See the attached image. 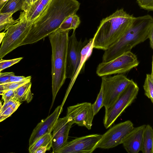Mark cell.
I'll return each mask as SVG.
<instances>
[{
    "mask_svg": "<svg viewBox=\"0 0 153 153\" xmlns=\"http://www.w3.org/2000/svg\"><path fill=\"white\" fill-rule=\"evenodd\" d=\"M80 3L76 0H51L40 16L31 26L21 46L37 42L59 29L68 16L76 14Z\"/></svg>",
    "mask_w": 153,
    "mask_h": 153,
    "instance_id": "1",
    "label": "cell"
},
{
    "mask_svg": "<svg viewBox=\"0 0 153 153\" xmlns=\"http://www.w3.org/2000/svg\"><path fill=\"white\" fill-rule=\"evenodd\" d=\"M135 17L121 8L103 19L93 37L94 48L108 49L128 29Z\"/></svg>",
    "mask_w": 153,
    "mask_h": 153,
    "instance_id": "2",
    "label": "cell"
},
{
    "mask_svg": "<svg viewBox=\"0 0 153 153\" xmlns=\"http://www.w3.org/2000/svg\"><path fill=\"white\" fill-rule=\"evenodd\" d=\"M153 27V18L151 16L135 17L128 29L116 43L105 50L102 62L110 61L131 51L133 47L148 39L149 30Z\"/></svg>",
    "mask_w": 153,
    "mask_h": 153,
    "instance_id": "3",
    "label": "cell"
},
{
    "mask_svg": "<svg viewBox=\"0 0 153 153\" xmlns=\"http://www.w3.org/2000/svg\"><path fill=\"white\" fill-rule=\"evenodd\" d=\"M69 31L59 29L48 36L52 50V100L50 109L57 94L67 78L66 67Z\"/></svg>",
    "mask_w": 153,
    "mask_h": 153,
    "instance_id": "4",
    "label": "cell"
},
{
    "mask_svg": "<svg viewBox=\"0 0 153 153\" xmlns=\"http://www.w3.org/2000/svg\"><path fill=\"white\" fill-rule=\"evenodd\" d=\"M19 19L7 30L0 48V59L21 46L29 33L32 23L27 19L25 11L20 13Z\"/></svg>",
    "mask_w": 153,
    "mask_h": 153,
    "instance_id": "5",
    "label": "cell"
},
{
    "mask_svg": "<svg viewBox=\"0 0 153 153\" xmlns=\"http://www.w3.org/2000/svg\"><path fill=\"white\" fill-rule=\"evenodd\" d=\"M139 91L137 84L132 80L113 105L105 109L103 123L106 129L111 127L125 109L134 101Z\"/></svg>",
    "mask_w": 153,
    "mask_h": 153,
    "instance_id": "6",
    "label": "cell"
},
{
    "mask_svg": "<svg viewBox=\"0 0 153 153\" xmlns=\"http://www.w3.org/2000/svg\"><path fill=\"white\" fill-rule=\"evenodd\" d=\"M139 64L136 55L131 51H128L110 61L100 63L96 72L101 77L113 74H124L137 67Z\"/></svg>",
    "mask_w": 153,
    "mask_h": 153,
    "instance_id": "7",
    "label": "cell"
},
{
    "mask_svg": "<svg viewBox=\"0 0 153 153\" xmlns=\"http://www.w3.org/2000/svg\"><path fill=\"white\" fill-rule=\"evenodd\" d=\"M132 80L124 74L102 77L101 86L103 89V104L105 109L113 105Z\"/></svg>",
    "mask_w": 153,
    "mask_h": 153,
    "instance_id": "8",
    "label": "cell"
},
{
    "mask_svg": "<svg viewBox=\"0 0 153 153\" xmlns=\"http://www.w3.org/2000/svg\"><path fill=\"white\" fill-rule=\"evenodd\" d=\"M134 127L129 120L114 125L102 135L97 148L108 149L122 144L124 138Z\"/></svg>",
    "mask_w": 153,
    "mask_h": 153,
    "instance_id": "9",
    "label": "cell"
},
{
    "mask_svg": "<svg viewBox=\"0 0 153 153\" xmlns=\"http://www.w3.org/2000/svg\"><path fill=\"white\" fill-rule=\"evenodd\" d=\"M102 135L91 134L67 142L57 153H91L96 149Z\"/></svg>",
    "mask_w": 153,
    "mask_h": 153,
    "instance_id": "10",
    "label": "cell"
},
{
    "mask_svg": "<svg viewBox=\"0 0 153 153\" xmlns=\"http://www.w3.org/2000/svg\"><path fill=\"white\" fill-rule=\"evenodd\" d=\"M94 116L92 104L84 102L68 107L66 116L74 124L90 130Z\"/></svg>",
    "mask_w": 153,
    "mask_h": 153,
    "instance_id": "11",
    "label": "cell"
},
{
    "mask_svg": "<svg viewBox=\"0 0 153 153\" xmlns=\"http://www.w3.org/2000/svg\"><path fill=\"white\" fill-rule=\"evenodd\" d=\"M85 40L82 42L78 41L76 38L75 32L68 38L67 56L66 77L71 79L73 78L80 61L81 51L86 45Z\"/></svg>",
    "mask_w": 153,
    "mask_h": 153,
    "instance_id": "12",
    "label": "cell"
},
{
    "mask_svg": "<svg viewBox=\"0 0 153 153\" xmlns=\"http://www.w3.org/2000/svg\"><path fill=\"white\" fill-rule=\"evenodd\" d=\"M73 124L66 116L58 119L52 134L51 147L53 153H57L65 144L69 131Z\"/></svg>",
    "mask_w": 153,
    "mask_h": 153,
    "instance_id": "13",
    "label": "cell"
},
{
    "mask_svg": "<svg viewBox=\"0 0 153 153\" xmlns=\"http://www.w3.org/2000/svg\"><path fill=\"white\" fill-rule=\"evenodd\" d=\"M61 105L58 106L52 113L38 123L33 130L30 138L29 146L40 137L48 134H51L59 116L62 111Z\"/></svg>",
    "mask_w": 153,
    "mask_h": 153,
    "instance_id": "14",
    "label": "cell"
},
{
    "mask_svg": "<svg viewBox=\"0 0 153 153\" xmlns=\"http://www.w3.org/2000/svg\"><path fill=\"white\" fill-rule=\"evenodd\" d=\"M146 125L134 127L126 135L122 144L128 153H138L141 151L142 136Z\"/></svg>",
    "mask_w": 153,
    "mask_h": 153,
    "instance_id": "15",
    "label": "cell"
},
{
    "mask_svg": "<svg viewBox=\"0 0 153 153\" xmlns=\"http://www.w3.org/2000/svg\"><path fill=\"white\" fill-rule=\"evenodd\" d=\"M94 37L90 39L88 42L82 48L81 51V58L77 69L71 79L67 90L68 93L71 89L81 69L85 66V62L91 54L93 47Z\"/></svg>",
    "mask_w": 153,
    "mask_h": 153,
    "instance_id": "16",
    "label": "cell"
},
{
    "mask_svg": "<svg viewBox=\"0 0 153 153\" xmlns=\"http://www.w3.org/2000/svg\"><path fill=\"white\" fill-rule=\"evenodd\" d=\"M51 0H36L25 12L27 20L31 23L42 14Z\"/></svg>",
    "mask_w": 153,
    "mask_h": 153,
    "instance_id": "17",
    "label": "cell"
},
{
    "mask_svg": "<svg viewBox=\"0 0 153 153\" xmlns=\"http://www.w3.org/2000/svg\"><path fill=\"white\" fill-rule=\"evenodd\" d=\"M141 151L143 153L153 152V130L149 124L146 125L143 132Z\"/></svg>",
    "mask_w": 153,
    "mask_h": 153,
    "instance_id": "18",
    "label": "cell"
},
{
    "mask_svg": "<svg viewBox=\"0 0 153 153\" xmlns=\"http://www.w3.org/2000/svg\"><path fill=\"white\" fill-rule=\"evenodd\" d=\"M31 85L30 81L14 90L15 98L21 102L26 101L28 103L31 102L33 99L31 91Z\"/></svg>",
    "mask_w": 153,
    "mask_h": 153,
    "instance_id": "19",
    "label": "cell"
},
{
    "mask_svg": "<svg viewBox=\"0 0 153 153\" xmlns=\"http://www.w3.org/2000/svg\"><path fill=\"white\" fill-rule=\"evenodd\" d=\"M80 23L79 17L76 14H73L67 17L60 25L59 29L64 30H75Z\"/></svg>",
    "mask_w": 153,
    "mask_h": 153,
    "instance_id": "20",
    "label": "cell"
},
{
    "mask_svg": "<svg viewBox=\"0 0 153 153\" xmlns=\"http://www.w3.org/2000/svg\"><path fill=\"white\" fill-rule=\"evenodd\" d=\"M25 0H8L2 9L0 13H14L19 10H22Z\"/></svg>",
    "mask_w": 153,
    "mask_h": 153,
    "instance_id": "21",
    "label": "cell"
},
{
    "mask_svg": "<svg viewBox=\"0 0 153 153\" xmlns=\"http://www.w3.org/2000/svg\"><path fill=\"white\" fill-rule=\"evenodd\" d=\"M52 145V134H48L39 138L32 145L29 146V151L30 153H35L39 147L47 146L51 149Z\"/></svg>",
    "mask_w": 153,
    "mask_h": 153,
    "instance_id": "22",
    "label": "cell"
},
{
    "mask_svg": "<svg viewBox=\"0 0 153 153\" xmlns=\"http://www.w3.org/2000/svg\"><path fill=\"white\" fill-rule=\"evenodd\" d=\"M145 95L150 99L153 103V63L152 62V71L151 74H147L143 85Z\"/></svg>",
    "mask_w": 153,
    "mask_h": 153,
    "instance_id": "23",
    "label": "cell"
},
{
    "mask_svg": "<svg viewBox=\"0 0 153 153\" xmlns=\"http://www.w3.org/2000/svg\"><path fill=\"white\" fill-rule=\"evenodd\" d=\"M11 13H0V32L4 30V32L11 25L16 23L19 19L14 20Z\"/></svg>",
    "mask_w": 153,
    "mask_h": 153,
    "instance_id": "24",
    "label": "cell"
},
{
    "mask_svg": "<svg viewBox=\"0 0 153 153\" xmlns=\"http://www.w3.org/2000/svg\"><path fill=\"white\" fill-rule=\"evenodd\" d=\"M103 91L102 87L101 86L100 92L94 102L92 104L94 115H96L101 108L103 106Z\"/></svg>",
    "mask_w": 153,
    "mask_h": 153,
    "instance_id": "25",
    "label": "cell"
},
{
    "mask_svg": "<svg viewBox=\"0 0 153 153\" xmlns=\"http://www.w3.org/2000/svg\"><path fill=\"white\" fill-rule=\"evenodd\" d=\"M22 58V57H20L7 60H4L1 59L0 60V70L2 71L19 62Z\"/></svg>",
    "mask_w": 153,
    "mask_h": 153,
    "instance_id": "26",
    "label": "cell"
},
{
    "mask_svg": "<svg viewBox=\"0 0 153 153\" xmlns=\"http://www.w3.org/2000/svg\"><path fill=\"white\" fill-rule=\"evenodd\" d=\"M30 80H25L19 82H9L3 84L4 91L8 90H14L25 83L30 82Z\"/></svg>",
    "mask_w": 153,
    "mask_h": 153,
    "instance_id": "27",
    "label": "cell"
},
{
    "mask_svg": "<svg viewBox=\"0 0 153 153\" xmlns=\"http://www.w3.org/2000/svg\"><path fill=\"white\" fill-rule=\"evenodd\" d=\"M141 8L148 11H153V0H136Z\"/></svg>",
    "mask_w": 153,
    "mask_h": 153,
    "instance_id": "28",
    "label": "cell"
},
{
    "mask_svg": "<svg viewBox=\"0 0 153 153\" xmlns=\"http://www.w3.org/2000/svg\"><path fill=\"white\" fill-rule=\"evenodd\" d=\"M15 75L13 72L0 73V84L8 82L10 78Z\"/></svg>",
    "mask_w": 153,
    "mask_h": 153,
    "instance_id": "29",
    "label": "cell"
},
{
    "mask_svg": "<svg viewBox=\"0 0 153 153\" xmlns=\"http://www.w3.org/2000/svg\"><path fill=\"white\" fill-rule=\"evenodd\" d=\"M15 96L14 91L8 90L4 91L2 95V99L4 101V103H7L11 99L13 98Z\"/></svg>",
    "mask_w": 153,
    "mask_h": 153,
    "instance_id": "30",
    "label": "cell"
},
{
    "mask_svg": "<svg viewBox=\"0 0 153 153\" xmlns=\"http://www.w3.org/2000/svg\"><path fill=\"white\" fill-rule=\"evenodd\" d=\"M31 76L25 77L23 76H17L14 75L10 78L8 82H19L25 80L31 81Z\"/></svg>",
    "mask_w": 153,
    "mask_h": 153,
    "instance_id": "31",
    "label": "cell"
},
{
    "mask_svg": "<svg viewBox=\"0 0 153 153\" xmlns=\"http://www.w3.org/2000/svg\"><path fill=\"white\" fill-rule=\"evenodd\" d=\"M15 111L11 108V106L8 108L2 113L0 114V122L9 117Z\"/></svg>",
    "mask_w": 153,
    "mask_h": 153,
    "instance_id": "32",
    "label": "cell"
},
{
    "mask_svg": "<svg viewBox=\"0 0 153 153\" xmlns=\"http://www.w3.org/2000/svg\"><path fill=\"white\" fill-rule=\"evenodd\" d=\"M16 100H17L14 97L7 103H4L3 105H2L1 110L0 111V114L2 113L8 108L11 106L12 104Z\"/></svg>",
    "mask_w": 153,
    "mask_h": 153,
    "instance_id": "33",
    "label": "cell"
},
{
    "mask_svg": "<svg viewBox=\"0 0 153 153\" xmlns=\"http://www.w3.org/2000/svg\"><path fill=\"white\" fill-rule=\"evenodd\" d=\"M148 39L149 40L150 47L153 48V27L150 29L148 35Z\"/></svg>",
    "mask_w": 153,
    "mask_h": 153,
    "instance_id": "34",
    "label": "cell"
},
{
    "mask_svg": "<svg viewBox=\"0 0 153 153\" xmlns=\"http://www.w3.org/2000/svg\"><path fill=\"white\" fill-rule=\"evenodd\" d=\"M33 0H25L22 10L26 12L33 3Z\"/></svg>",
    "mask_w": 153,
    "mask_h": 153,
    "instance_id": "35",
    "label": "cell"
},
{
    "mask_svg": "<svg viewBox=\"0 0 153 153\" xmlns=\"http://www.w3.org/2000/svg\"><path fill=\"white\" fill-rule=\"evenodd\" d=\"M50 149L47 146L41 147L36 150L35 153H45L47 151H48Z\"/></svg>",
    "mask_w": 153,
    "mask_h": 153,
    "instance_id": "36",
    "label": "cell"
},
{
    "mask_svg": "<svg viewBox=\"0 0 153 153\" xmlns=\"http://www.w3.org/2000/svg\"><path fill=\"white\" fill-rule=\"evenodd\" d=\"M21 104V102L16 100L11 105V107L13 110L16 111Z\"/></svg>",
    "mask_w": 153,
    "mask_h": 153,
    "instance_id": "37",
    "label": "cell"
},
{
    "mask_svg": "<svg viewBox=\"0 0 153 153\" xmlns=\"http://www.w3.org/2000/svg\"><path fill=\"white\" fill-rule=\"evenodd\" d=\"M6 32H4V31L3 32L0 33V44L2 42V40Z\"/></svg>",
    "mask_w": 153,
    "mask_h": 153,
    "instance_id": "38",
    "label": "cell"
},
{
    "mask_svg": "<svg viewBox=\"0 0 153 153\" xmlns=\"http://www.w3.org/2000/svg\"><path fill=\"white\" fill-rule=\"evenodd\" d=\"M4 92L3 84H0V95H2Z\"/></svg>",
    "mask_w": 153,
    "mask_h": 153,
    "instance_id": "39",
    "label": "cell"
},
{
    "mask_svg": "<svg viewBox=\"0 0 153 153\" xmlns=\"http://www.w3.org/2000/svg\"><path fill=\"white\" fill-rule=\"evenodd\" d=\"M5 4V3L2 2L1 0H0V13L3 7Z\"/></svg>",
    "mask_w": 153,
    "mask_h": 153,
    "instance_id": "40",
    "label": "cell"
},
{
    "mask_svg": "<svg viewBox=\"0 0 153 153\" xmlns=\"http://www.w3.org/2000/svg\"><path fill=\"white\" fill-rule=\"evenodd\" d=\"M8 0H1L2 2L5 3Z\"/></svg>",
    "mask_w": 153,
    "mask_h": 153,
    "instance_id": "41",
    "label": "cell"
},
{
    "mask_svg": "<svg viewBox=\"0 0 153 153\" xmlns=\"http://www.w3.org/2000/svg\"><path fill=\"white\" fill-rule=\"evenodd\" d=\"M2 104H1V102L0 101V111L1 110V107H2Z\"/></svg>",
    "mask_w": 153,
    "mask_h": 153,
    "instance_id": "42",
    "label": "cell"
},
{
    "mask_svg": "<svg viewBox=\"0 0 153 153\" xmlns=\"http://www.w3.org/2000/svg\"><path fill=\"white\" fill-rule=\"evenodd\" d=\"M36 0H33V3L36 1Z\"/></svg>",
    "mask_w": 153,
    "mask_h": 153,
    "instance_id": "43",
    "label": "cell"
},
{
    "mask_svg": "<svg viewBox=\"0 0 153 153\" xmlns=\"http://www.w3.org/2000/svg\"><path fill=\"white\" fill-rule=\"evenodd\" d=\"M1 70H0V73L1 72Z\"/></svg>",
    "mask_w": 153,
    "mask_h": 153,
    "instance_id": "44",
    "label": "cell"
}]
</instances>
